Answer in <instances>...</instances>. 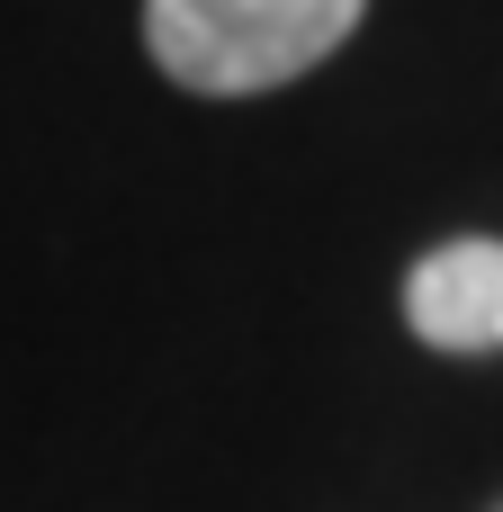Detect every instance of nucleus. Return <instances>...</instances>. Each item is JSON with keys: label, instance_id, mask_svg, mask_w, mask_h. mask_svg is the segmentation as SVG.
I'll list each match as a JSON object with an SVG mask.
<instances>
[{"label": "nucleus", "instance_id": "f257e3e1", "mask_svg": "<svg viewBox=\"0 0 503 512\" xmlns=\"http://www.w3.org/2000/svg\"><path fill=\"white\" fill-rule=\"evenodd\" d=\"M369 0H144L153 63L198 99H252L351 45Z\"/></svg>", "mask_w": 503, "mask_h": 512}, {"label": "nucleus", "instance_id": "f03ea898", "mask_svg": "<svg viewBox=\"0 0 503 512\" xmlns=\"http://www.w3.org/2000/svg\"><path fill=\"white\" fill-rule=\"evenodd\" d=\"M405 324L432 351H503V243L459 234L423 252L405 279Z\"/></svg>", "mask_w": 503, "mask_h": 512}]
</instances>
